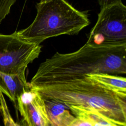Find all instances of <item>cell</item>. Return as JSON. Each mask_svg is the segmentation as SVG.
Listing matches in <instances>:
<instances>
[{
	"label": "cell",
	"instance_id": "obj_3",
	"mask_svg": "<svg viewBox=\"0 0 126 126\" xmlns=\"http://www.w3.org/2000/svg\"><path fill=\"white\" fill-rule=\"evenodd\" d=\"M35 7L37 13L32 24L15 32L29 42L40 44L50 37L77 35L90 23L87 11L76 9L66 0H40Z\"/></svg>",
	"mask_w": 126,
	"mask_h": 126
},
{
	"label": "cell",
	"instance_id": "obj_4",
	"mask_svg": "<svg viewBox=\"0 0 126 126\" xmlns=\"http://www.w3.org/2000/svg\"><path fill=\"white\" fill-rule=\"evenodd\" d=\"M86 43L98 46L126 44V6L123 2L100 9Z\"/></svg>",
	"mask_w": 126,
	"mask_h": 126
},
{
	"label": "cell",
	"instance_id": "obj_11",
	"mask_svg": "<svg viewBox=\"0 0 126 126\" xmlns=\"http://www.w3.org/2000/svg\"><path fill=\"white\" fill-rule=\"evenodd\" d=\"M97 1L100 9L109 5L122 2V0H97Z\"/></svg>",
	"mask_w": 126,
	"mask_h": 126
},
{
	"label": "cell",
	"instance_id": "obj_5",
	"mask_svg": "<svg viewBox=\"0 0 126 126\" xmlns=\"http://www.w3.org/2000/svg\"><path fill=\"white\" fill-rule=\"evenodd\" d=\"M41 48L39 44L19 37L15 32L0 33V72L26 74L28 65L39 57Z\"/></svg>",
	"mask_w": 126,
	"mask_h": 126
},
{
	"label": "cell",
	"instance_id": "obj_7",
	"mask_svg": "<svg viewBox=\"0 0 126 126\" xmlns=\"http://www.w3.org/2000/svg\"><path fill=\"white\" fill-rule=\"evenodd\" d=\"M32 86L28 82L26 74H11L0 72V93L6 95L16 106L17 100L24 92Z\"/></svg>",
	"mask_w": 126,
	"mask_h": 126
},
{
	"label": "cell",
	"instance_id": "obj_1",
	"mask_svg": "<svg viewBox=\"0 0 126 126\" xmlns=\"http://www.w3.org/2000/svg\"><path fill=\"white\" fill-rule=\"evenodd\" d=\"M97 73L126 74V44L98 46L86 43L72 53L56 52L39 64L30 83L37 88Z\"/></svg>",
	"mask_w": 126,
	"mask_h": 126
},
{
	"label": "cell",
	"instance_id": "obj_13",
	"mask_svg": "<svg viewBox=\"0 0 126 126\" xmlns=\"http://www.w3.org/2000/svg\"><path fill=\"white\" fill-rule=\"evenodd\" d=\"M18 126H22V125H21L19 124V125H18Z\"/></svg>",
	"mask_w": 126,
	"mask_h": 126
},
{
	"label": "cell",
	"instance_id": "obj_14",
	"mask_svg": "<svg viewBox=\"0 0 126 126\" xmlns=\"http://www.w3.org/2000/svg\"></svg>",
	"mask_w": 126,
	"mask_h": 126
},
{
	"label": "cell",
	"instance_id": "obj_2",
	"mask_svg": "<svg viewBox=\"0 0 126 126\" xmlns=\"http://www.w3.org/2000/svg\"><path fill=\"white\" fill-rule=\"evenodd\" d=\"M43 99L97 112L126 126V94L107 89L86 76L65 83L35 88Z\"/></svg>",
	"mask_w": 126,
	"mask_h": 126
},
{
	"label": "cell",
	"instance_id": "obj_8",
	"mask_svg": "<svg viewBox=\"0 0 126 126\" xmlns=\"http://www.w3.org/2000/svg\"><path fill=\"white\" fill-rule=\"evenodd\" d=\"M43 99L52 126H69L75 119V117L64 104L50 99Z\"/></svg>",
	"mask_w": 126,
	"mask_h": 126
},
{
	"label": "cell",
	"instance_id": "obj_12",
	"mask_svg": "<svg viewBox=\"0 0 126 126\" xmlns=\"http://www.w3.org/2000/svg\"><path fill=\"white\" fill-rule=\"evenodd\" d=\"M69 126H93L89 122L75 117L74 121L69 125Z\"/></svg>",
	"mask_w": 126,
	"mask_h": 126
},
{
	"label": "cell",
	"instance_id": "obj_10",
	"mask_svg": "<svg viewBox=\"0 0 126 126\" xmlns=\"http://www.w3.org/2000/svg\"><path fill=\"white\" fill-rule=\"evenodd\" d=\"M76 118L85 120L93 126H123L119 125L100 113L91 110L86 109L76 106L68 107Z\"/></svg>",
	"mask_w": 126,
	"mask_h": 126
},
{
	"label": "cell",
	"instance_id": "obj_6",
	"mask_svg": "<svg viewBox=\"0 0 126 126\" xmlns=\"http://www.w3.org/2000/svg\"><path fill=\"white\" fill-rule=\"evenodd\" d=\"M16 108L27 126H52L44 100L34 88L31 87L20 95Z\"/></svg>",
	"mask_w": 126,
	"mask_h": 126
},
{
	"label": "cell",
	"instance_id": "obj_9",
	"mask_svg": "<svg viewBox=\"0 0 126 126\" xmlns=\"http://www.w3.org/2000/svg\"><path fill=\"white\" fill-rule=\"evenodd\" d=\"M108 90L118 94H126V79L125 77L107 73H97L85 75Z\"/></svg>",
	"mask_w": 126,
	"mask_h": 126
}]
</instances>
